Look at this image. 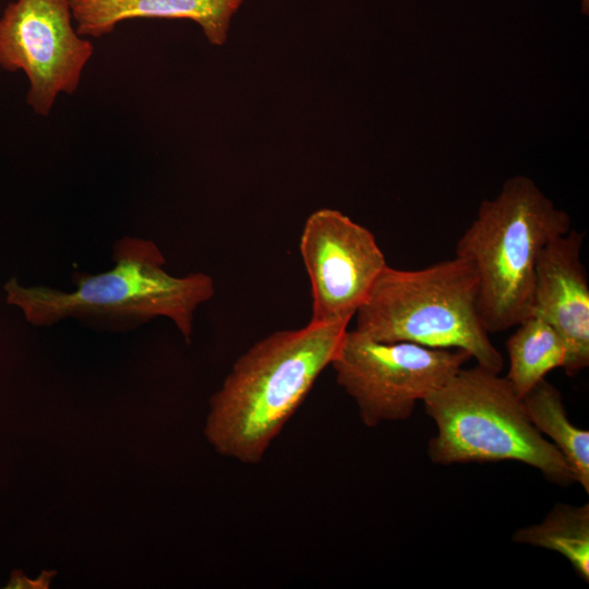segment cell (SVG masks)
<instances>
[{"mask_svg":"<svg viewBox=\"0 0 589 589\" xmlns=\"http://www.w3.org/2000/svg\"><path fill=\"white\" fill-rule=\"evenodd\" d=\"M348 324L309 322L278 330L240 356L209 400L204 434L215 450L259 464L330 365Z\"/></svg>","mask_w":589,"mask_h":589,"instance_id":"6da1fadb","label":"cell"},{"mask_svg":"<svg viewBox=\"0 0 589 589\" xmlns=\"http://www.w3.org/2000/svg\"><path fill=\"white\" fill-rule=\"evenodd\" d=\"M115 266L104 273L73 274L75 289L25 287L12 277L4 285L7 302L21 309L28 323L50 326L63 318L109 330L136 328L155 317L172 321L191 341L195 310L215 293L204 273L168 274L166 260L151 240L125 236L113 244Z\"/></svg>","mask_w":589,"mask_h":589,"instance_id":"7a4b0ae2","label":"cell"},{"mask_svg":"<svg viewBox=\"0 0 589 589\" xmlns=\"http://www.w3.org/2000/svg\"><path fill=\"white\" fill-rule=\"evenodd\" d=\"M570 230L557 208L529 178L506 180L483 201L461 235L455 255L478 277V311L489 334L515 327L532 315L536 266L541 250Z\"/></svg>","mask_w":589,"mask_h":589,"instance_id":"3957f363","label":"cell"},{"mask_svg":"<svg viewBox=\"0 0 589 589\" xmlns=\"http://www.w3.org/2000/svg\"><path fill=\"white\" fill-rule=\"evenodd\" d=\"M357 332L380 341L461 349L498 373L504 360L478 311V277L454 256L420 269L386 266L356 312Z\"/></svg>","mask_w":589,"mask_h":589,"instance_id":"277c9868","label":"cell"},{"mask_svg":"<svg viewBox=\"0 0 589 589\" xmlns=\"http://www.w3.org/2000/svg\"><path fill=\"white\" fill-rule=\"evenodd\" d=\"M436 434L428 445L437 465L515 460L561 485L574 481L560 450L534 428L506 377L479 364L461 368L423 400Z\"/></svg>","mask_w":589,"mask_h":589,"instance_id":"5b68a950","label":"cell"},{"mask_svg":"<svg viewBox=\"0 0 589 589\" xmlns=\"http://www.w3.org/2000/svg\"><path fill=\"white\" fill-rule=\"evenodd\" d=\"M469 359L461 349L380 341L347 329L330 365L362 423L374 428L407 420L417 401L444 386Z\"/></svg>","mask_w":589,"mask_h":589,"instance_id":"8992f818","label":"cell"},{"mask_svg":"<svg viewBox=\"0 0 589 589\" xmlns=\"http://www.w3.org/2000/svg\"><path fill=\"white\" fill-rule=\"evenodd\" d=\"M70 0H16L0 17V68L22 70L26 103L49 116L59 94L76 92L94 46L72 25Z\"/></svg>","mask_w":589,"mask_h":589,"instance_id":"52a82bcc","label":"cell"},{"mask_svg":"<svg viewBox=\"0 0 589 589\" xmlns=\"http://www.w3.org/2000/svg\"><path fill=\"white\" fill-rule=\"evenodd\" d=\"M300 253L311 284V323H349L387 266L374 235L332 208L308 217Z\"/></svg>","mask_w":589,"mask_h":589,"instance_id":"ba28073f","label":"cell"},{"mask_svg":"<svg viewBox=\"0 0 589 589\" xmlns=\"http://www.w3.org/2000/svg\"><path fill=\"white\" fill-rule=\"evenodd\" d=\"M584 236L569 230L551 240L536 266L532 315L546 321L561 336L565 373L589 365V285L580 260Z\"/></svg>","mask_w":589,"mask_h":589,"instance_id":"9c48e42d","label":"cell"},{"mask_svg":"<svg viewBox=\"0 0 589 589\" xmlns=\"http://www.w3.org/2000/svg\"><path fill=\"white\" fill-rule=\"evenodd\" d=\"M244 0H70L76 33L94 38L137 17L187 19L200 25L213 46L228 38L231 20Z\"/></svg>","mask_w":589,"mask_h":589,"instance_id":"30bf717a","label":"cell"},{"mask_svg":"<svg viewBox=\"0 0 589 589\" xmlns=\"http://www.w3.org/2000/svg\"><path fill=\"white\" fill-rule=\"evenodd\" d=\"M521 400L531 423L552 440L566 460L574 481L588 493L589 432L569 421L560 390L544 378Z\"/></svg>","mask_w":589,"mask_h":589,"instance_id":"8fae6325","label":"cell"},{"mask_svg":"<svg viewBox=\"0 0 589 589\" xmlns=\"http://www.w3.org/2000/svg\"><path fill=\"white\" fill-rule=\"evenodd\" d=\"M515 327L505 344L509 358L505 377L522 398L549 372L563 368L566 349L558 333L540 316L530 315Z\"/></svg>","mask_w":589,"mask_h":589,"instance_id":"7c38bea8","label":"cell"},{"mask_svg":"<svg viewBox=\"0 0 589 589\" xmlns=\"http://www.w3.org/2000/svg\"><path fill=\"white\" fill-rule=\"evenodd\" d=\"M513 540L555 551L568 560L578 577L589 581V505H555L536 525L518 529Z\"/></svg>","mask_w":589,"mask_h":589,"instance_id":"4fadbf2b","label":"cell"},{"mask_svg":"<svg viewBox=\"0 0 589 589\" xmlns=\"http://www.w3.org/2000/svg\"><path fill=\"white\" fill-rule=\"evenodd\" d=\"M56 570H43L36 579L28 578L21 569H13L5 586L7 589H46Z\"/></svg>","mask_w":589,"mask_h":589,"instance_id":"5bb4252c","label":"cell"},{"mask_svg":"<svg viewBox=\"0 0 589 589\" xmlns=\"http://www.w3.org/2000/svg\"><path fill=\"white\" fill-rule=\"evenodd\" d=\"M581 12L585 15L589 13V0H581Z\"/></svg>","mask_w":589,"mask_h":589,"instance_id":"9a60e30c","label":"cell"},{"mask_svg":"<svg viewBox=\"0 0 589 589\" xmlns=\"http://www.w3.org/2000/svg\"><path fill=\"white\" fill-rule=\"evenodd\" d=\"M1 69V68H0Z\"/></svg>","mask_w":589,"mask_h":589,"instance_id":"2e32d148","label":"cell"}]
</instances>
